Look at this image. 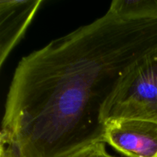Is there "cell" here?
Returning <instances> with one entry per match:
<instances>
[{
  "instance_id": "6da1fadb",
  "label": "cell",
  "mask_w": 157,
  "mask_h": 157,
  "mask_svg": "<svg viewBox=\"0 0 157 157\" xmlns=\"http://www.w3.org/2000/svg\"><path fill=\"white\" fill-rule=\"evenodd\" d=\"M157 43V19L105 15L21 58L1 134L25 157H62L103 142V104L134 59Z\"/></svg>"
},
{
  "instance_id": "7a4b0ae2",
  "label": "cell",
  "mask_w": 157,
  "mask_h": 157,
  "mask_svg": "<svg viewBox=\"0 0 157 157\" xmlns=\"http://www.w3.org/2000/svg\"><path fill=\"white\" fill-rule=\"evenodd\" d=\"M120 119L157 123V43L127 66L103 104L104 125Z\"/></svg>"
},
{
  "instance_id": "3957f363",
  "label": "cell",
  "mask_w": 157,
  "mask_h": 157,
  "mask_svg": "<svg viewBox=\"0 0 157 157\" xmlns=\"http://www.w3.org/2000/svg\"><path fill=\"white\" fill-rule=\"evenodd\" d=\"M103 142L126 157H157V123L120 119L104 124Z\"/></svg>"
},
{
  "instance_id": "277c9868",
  "label": "cell",
  "mask_w": 157,
  "mask_h": 157,
  "mask_svg": "<svg viewBox=\"0 0 157 157\" xmlns=\"http://www.w3.org/2000/svg\"><path fill=\"white\" fill-rule=\"evenodd\" d=\"M41 0L0 1V66L23 38Z\"/></svg>"
},
{
  "instance_id": "5b68a950",
  "label": "cell",
  "mask_w": 157,
  "mask_h": 157,
  "mask_svg": "<svg viewBox=\"0 0 157 157\" xmlns=\"http://www.w3.org/2000/svg\"><path fill=\"white\" fill-rule=\"evenodd\" d=\"M157 0H114L109 10L125 20L155 19Z\"/></svg>"
},
{
  "instance_id": "8992f818",
  "label": "cell",
  "mask_w": 157,
  "mask_h": 157,
  "mask_svg": "<svg viewBox=\"0 0 157 157\" xmlns=\"http://www.w3.org/2000/svg\"><path fill=\"white\" fill-rule=\"evenodd\" d=\"M104 142H96L62 157H117L107 151Z\"/></svg>"
},
{
  "instance_id": "52a82bcc",
  "label": "cell",
  "mask_w": 157,
  "mask_h": 157,
  "mask_svg": "<svg viewBox=\"0 0 157 157\" xmlns=\"http://www.w3.org/2000/svg\"><path fill=\"white\" fill-rule=\"evenodd\" d=\"M0 157H25L11 140L0 133Z\"/></svg>"
},
{
  "instance_id": "ba28073f",
  "label": "cell",
  "mask_w": 157,
  "mask_h": 157,
  "mask_svg": "<svg viewBox=\"0 0 157 157\" xmlns=\"http://www.w3.org/2000/svg\"><path fill=\"white\" fill-rule=\"evenodd\" d=\"M155 19H157V5H156V13H155Z\"/></svg>"
}]
</instances>
